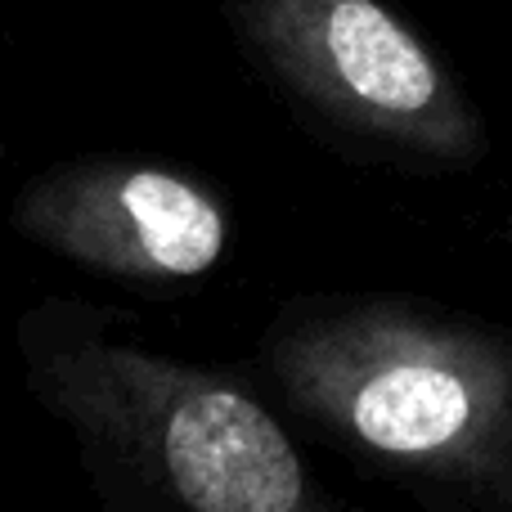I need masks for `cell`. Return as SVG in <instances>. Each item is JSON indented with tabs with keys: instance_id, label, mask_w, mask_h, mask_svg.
I'll use <instances>...</instances> for the list:
<instances>
[{
	"instance_id": "obj_2",
	"label": "cell",
	"mask_w": 512,
	"mask_h": 512,
	"mask_svg": "<svg viewBox=\"0 0 512 512\" xmlns=\"http://www.w3.org/2000/svg\"><path fill=\"white\" fill-rule=\"evenodd\" d=\"M50 382L81 427L131 450L185 512H324L283 427L221 373L90 346Z\"/></svg>"
},
{
	"instance_id": "obj_3",
	"label": "cell",
	"mask_w": 512,
	"mask_h": 512,
	"mask_svg": "<svg viewBox=\"0 0 512 512\" xmlns=\"http://www.w3.org/2000/svg\"><path fill=\"white\" fill-rule=\"evenodd\" d=\"M252 54L319 122L432 167H472L486 126L436 50L382 0H230Z\"/></svg>"
},
{
	"instance_id": "obj_5",
	"label": "cell",
	"mask_w": 512,
	"mask_h": 512,
	"mask_svg": "<svg viewBox=\"0 0 512 512\" xmlns=\"http://www.w3.org/2000/svg\"><path fill=\"white\" fill-rule=\"evenodd\" d=\"M495 499H499V512H512V450H508V463L495 481Z\"/></svg>"
},
{
	"instance_id": "obj_1",
	"label": "cell",
	"mask_w": 512,
	"mask_h": 512,
	"mask_svg": "<svg viewBox=\"0 0 512 512\" xmlns=\"http://www.w3.org/2000/svg\"><path fill=\"white\" fill-rule=\"evenodd\" d=\"M288 396L364 454L495 495L512 450V342L414 306L324 310L270 342Z\"/></svg>"
},
{
	"instance_id": "obj_4",
	"label": "cell",
	"mask_w": 512,
	"mask_h": 512,
	"mask_svg": "<svg viewBox=\"0 0 512 512\" xmlns=\"http://www.w3.org/2000/svg\"><path fill=\"white\" fill-rule=\"evenodd\" d=\"M27 239L122 279H198L221 261L225 212L207 189L162 167L77 162L23 189Z\"/></svg>"
}]
</instances>
